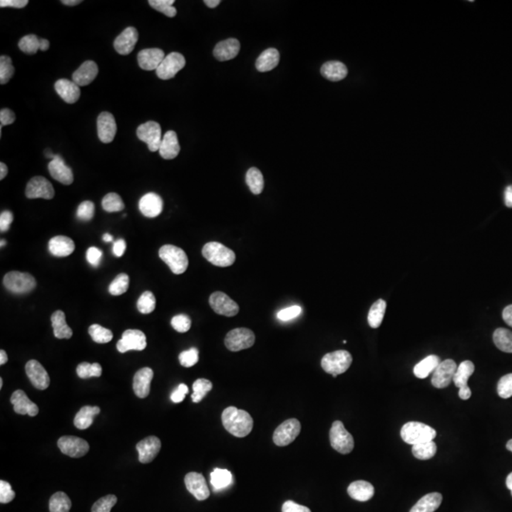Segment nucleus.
<instances>
[{
	"label": "nucleus",
	"instance_id": "f257e3e1",
	"mask_svg": "<svg viewBox=\"0 0 512 512\" xmlns=\"http://www.w3.org/2000/svg\"><path fill=\"white\" fill-rule=\"evenodd\" d=\"M344 344L368 361L377 380L399 375L406 342H403V318L394 306L373 302L351 311L342 323Z\"/></svg>",
	"mask_w": 512,
	"mask_h": 512
},
{
	"label": "nucleus",
	"instance_id": "f03ea898",
	"mask_svg": "<svg viewBox=\"0 0 512 512\" xmlns=\"http://www.w3.org/2000/svg\"><path fill=\"white\" fill-rule=\"evenodd\" d=\"M463 162V145L453 133L427 131L413 140V145L389 176V183L403 200H422V197L434 195L439 185L456 174Z\"/></svg>",
	"mask_w": 512,
	"mask_h": 512
},
{
	"label": "nucleus",
	"instance_id": "7ed1b4c3",
	"mask_svg": "<svg viewBox=\"0 0 512 512\" xmlns=\"http://www.w3.org/2000/svg\"><path fill=\"white\" fill-rule=\"evenodd\" d=\"M136 486L131 460L110 441H86L64 467V491L69 496L128 498Z\"/></svg>",
	"mask_w": 512,
	"mask_h": 512
},
{
	"label": "nucleus",
	"instance_id": "20e7f679",
	"mask_svg": "<svg viewBox=\"0 0 512 512\" xmlns=\"http://www.w3.org/2000/svg\"><path fill=\"white\" fill-rule=\"evenodd\" d=\"M242 328L254 356L275 358L283 354L292 330V311L283 287L273 280H254L242 299Z\"/></svg>",
	"mask_w": 512,
	"mask_h": 512
},
{
	"label": "nucleus",
	"instance_id": "39448f33",
	"mask_svg": "<svg viewBox=\"0 0 512 512\" xmlns=\"http://www.w3.org/2000/svg\"><path fill=\"white\" fill-rule=\"evenodd\" d=\"M119 422L126 439L159 463H176L183 456L185 441L181 425L164 413L162 403L150 389L138 387L136 396L121 408Z\"/></svg>",
	"mask_w": 512,
	"mask_h": 512
},
{
	"label": "nucleus",
	"instance_id": "423d86ee",
	"mask_svg": "<svg viewBox=\"0 0 512 512\" xmlns=\"http://www.w3.org/2000/svg\"><path fill=\"white\" fill-rule=\"evenodd\" d=\"M347 98V81L335 67H320L285 102V121L294 133L318 138L335 124Z\"/></svg>",
	"mask_w": 512,
	"mask_h": 512
},
{
	"label": "nucleus",
	"instance_id": "0eeeda50",
	"mask_svg": "<svg viewBox=\"0 0 512 512\" xmlns=\"http://www.w3.org/2000/svg\"><path fill=\"white\" fill-rule=\"evenodd\" d=\"M411 145V131L401 121H363L344 133V157L361 176H392Z\"/></svg>",
	"mask_w": 512,
	"mask_h": 512
},
{
	"label": "nucleus",
	"instance_id": "6e6552de",
	"mask_svg": "<svg viewBox=\"0 0 512 512\" xmlns=\"http://www.w3.org/2000/svg\"><path fill=\"white\" fill-rule=\"evenodd\" d=\"M245 164L233 152H214L181 185V202L197 216L219 214L245 188Z\"/></svg>",
	"mask_w": 512,
	"mask_h": 512
},
{
	"label": "nucleus",
	"instance_id": "1a4fd4ad",
	"mask_svg": "<svg viewBox=\"0 0 512 512\" xmlns=\"http://www.w3.org/2000/svg\"><path fill=\"white\" fill-rule=\"evenodd\" d=\"M138 228L166 259H188L202 240L200 216L183 202L150 197L136 211Z\"/></svg>",
	"mask_w": 512,
	"mask_h": 512
},
{
	"label": "nucleus",
	"instance_id": "9d476101",
	"mask_svg": "<svg viewBox=\"0 0 512 512\" xmlns=\"http://www.w3.org/2000/svg\"><path fill=\"white\" fill-rule=\"evenodd\" d=\"M399 387L411 399H432L451 380L444 339L437 328H420L408 339L399 366Z\"/></svg>",
	"mask_w": 512,
	"mask_h": 512
},
{
	"label": "nucleus",
	"instance_id": "9b49d317",
	"mask_svg": "<svg viewBox=\"0 0 512 512\" xmlns=\"http://www.w3.org/2000/svg\"><path fill=\"white\" fill-rule=\"evenodd\" d=\"M46 117L60 133L88 136L100 124V98L86 86H69L48 100Z\"/></svg>",
	"mask_w": 512,
	"mask_h": 512
},
{
	"label": "nucleus",
	"instance_id": "f8f14e48",
	"mask_svg": "<svg viewBox=\"0 0 512 512\" xmlns=\"http://www.w3.org/2000/svg\"><path fill=\"white\" fill-rule=\"evenodd\" d=\"M36 169L31 164L27 143L5 138L0 143V209L12 211L34 190Z\"/></svg>",
	"mask_w": 512,
	"mask_h": 512
},
{
	"label": "nucleus",
	"instance_id": "ddd939ff",
	"mask_svg": "<svg viewBox=\"0 0 512 512\" xmlns=\"http://www.w3.org/2000/svg\"><path fill=\"white\" fill-rule=\"evenodd\" d=\"M375 15L394 29L413 36L420 43H434L441 38V22L432 15L434 0H373Z\"/></svg>",
	"mask_w": 512,
	"mask_h": 512
},
{
	"label": "nucleus",
	"instance_id": "4468645a",
	"mask_svg": "<svg viewBox=\"0 0 512 512\" xmlns=\"http://www.w3.org/2000/svg\"><path fill=\"white\" fill-rule=\"evenodd\" d=\"M347 512H408V501L396 486L370 482L349 498Z\"/></svg>",
	"mask_w": 512,
	"mask_h": 512
},
{
	"label": "nucleus",
	"instance_id": "2eb2a0df",
	"mask_svg": "<svg viewBox=\"0 0 512 512\" xmlns=\"http://www.w3.org/2000/svg\"><path fill=\"white\" fill-rule=\"evenodd\" d=\"M38 302V285L22 271H8L0 278V306H3V316L8 318L10 313L29 311Z\"/></svg>",
	"mask_w": 512,
	"mask_h": 512
},
{
	"label": "nucleus",
	"instance_id": "dca6fc26",
	"mask_svg": "<svg viewBox=\"0 0 512 512\" xmlns=\"http://www.w3.org/2000/svg\"><path fill=\"white\" fill-rule=\"evenodd\" d=\"M254 512H311V508L297 486L290 482H273L256 496Z\"/></svg>",
	"mask_w": 512,
	"mask_h": 512
},
{
	"label": "nucleus",
	"instance_id": "f3484780",
	"mask_svg": "<svg viewBox=\"0 0 512 512\" xmlns=\"http://www.w3.org/2000/svg\"><path fill=\"white\" fill-rule=\"evenodd\" d=\"M69 0H3L0 3V17H31L41 22H53L69 12Z\"/></svg>",
	"mask_w": 512,
	"mask_h": 512
},
{
	"label": "nucleus",
	"instance_id": "a211bd4d",
	"mask_svg": "<svg viewBox=\"0 0 512 512\" xmlns=\"http://www.w3.org/2000/svg\"><path fill=\"white\" fill-rule=\"evenodd\" d=\"M19 434V418L12 408L3 406L0 408V451L10 448L12 441L17 439Z\"/></svg>",
	"mask_w": 512,
	"mask_h": 512
},
{
	"label": "nucleus",
	"instance_id": "6ab92c4d",
	"mask_svg": "<svg viewBox=\"0 0 512 512\" xmlns=\"http://www.w3.org/2000/svg\"><path fill=\"white\" fill-rule=\"evenodd\" d=\"M124 119V105L117 98H100V124L114 128Z\"/></svg>",
	"mask_w": 512,
	"mask_h": 512
},
{
	"label": "nucleus",
	"instance_id": "aec40b11",
	"mask_svg": "<svg viewBox=\"0 0 512 512\" xmlns=\"http://www.w3.org/2000/svg\"><path fill=\"white\" fill-rule=\"evenodd\" d=\"M157 10L166 12V15H190V12L202 8V0H155Z\"/></svg>",
	"mask_w": 512,
	"mask_h": 512
},
{
	"label": "nucleus",
	"instance_id": "412c9836",
	"mask_svg": "<svg viewBox=\"0 0 512 512\" xmlns=\"http://www.w3.org/2000/svg\"><path fill=\"white\" fill-rule=\"evenodd\" d=\"M200 512H235V508L230 503H223V501H214V503H207Z\"/></svg>",
	"mask_w": 512,
	"mask_h": 512
},
{
	"label": "nucleus",
	"instance_id": "4be33fe9",
	"mask_svg": "<svg viewBox=\"0 0 512 512\" xmlns=\"http://www.w3.org/2000/svg\"><path fill=\"white\" fill-rule=\"evenodd\" d=\"M510 8H512V0H510Z\"/></svg>",
	"mask_w": 512,
	"mask_h": 512
}]
</instances>
